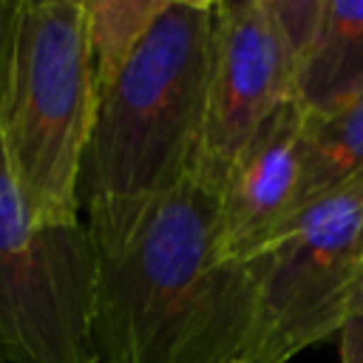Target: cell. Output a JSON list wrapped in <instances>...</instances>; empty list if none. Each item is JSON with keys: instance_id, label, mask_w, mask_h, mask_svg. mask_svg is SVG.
<instances>
[{"instance_id": "30bf717a", "label": "cell", "mask_w": 363, "mask_h": 363, "mask_svg": "<svg viewBox=\"0 0 363 363\" xmlns=\"http://www.w3.org/2000/svg\"><path fill=\"white\" fill-rule=\"evenodd\" d=\"M167 0H82L96 96L125 68Z\"/></svg>"}, {"instance_id": "277c9868", "label": "cell", "mask_w": 363, "mask_h": 363, "mask_svg": "<svg viewBox=\"0 0 363 363\" xmlns=\"http://www.w3.org/2000/svg\"><path fill=\"white\" fill-rule=\"evenodd\" d=\"M247 261L255 323L241 363H289L337 335L363 286V176L298 210Z\"/></svg>"}, {"instance_id": "52a82bcc", "label": "cell", "mask_w": 363, "mask_h": 363, "mask_svg": "<svg viewBox=\"0 0 363 363\" xmlns=\"http://www.w3.org/2000/svg\"><path fill=\"white\" fill-rule=\"evenodd\" d=\"M303 111L284 102L235 153L218 187V235L227 258L247 261L295 216Z\"/></svg>"}, {"instance_id": "4fadbf2b", "label": "cell", "mask_w": 363, "mask_h": 363, "mask_svg": "<svg viewBox=\"0 0 363 363\" xmlns=\"http://www.w3.org/2000/svg\"><path fill=\"white\" fill-rule=\"evenodd\" d=\"M0 363H6V360H3V354H0Z\"/></svg>"}, {"instance_id": "6da1fadb", "label": "cell", "mask_w": 363, "mask_h": 363, "mask_svg": "<svg viewBox=\"0 0 363 363\" xmlns=\"http://www.w3.org/2000/svg\"><path fill=\"white\" fill-rule=\"evenodd\" d=\"M94 252L96 363L244 360L255 278L250 261L224 255L218 184L201 170Z\"/></svg>"}, {"instance_id": "ba28073f", "label": "cell", "mask_w": 363, "mask_h": 363, "mask_svg": "<svg viewBox=\"0 0 363 363\" xmlns=\"http://www.w3.org/2000/svg\"><path fill=\"white\" fill-rule=\"evenodd\" d=\"M363 94V0H326L318 37L295 77L303 116L329 113Z\"/></svg>"}, {"instance_id": "7a4b0ae2", "label": "cell", "mask_w": 363, "mask_h": 363, "mask_svg": "<svg viewBox=\"0 0 363 363\" xmlns=\"http://www.w3.org/2000/svg\"><path fill=\"white\" fill-rule=\"evenodd\" d=\"M207 0H167L99 94L79 170L91 244H108L201 167L213 54Z\"/></svg>"}, {"instance_id": "9c48e42d", "label": "cell", "mask_w": 363, "mask_h": 363, "mask_svg": "<svg viewBox=\"0 0 363 363\" xmlns=\"http://www.w3.org/2000/svg\"><path fill=\"white\" fill-rule=\"evenodd\" d=\"M363 176V94L346 105L303 116L301 187L295 213Z\"/></svg>"}, {"instance_id": "5b68a950", "label": "cell", "mask_w": 363, "mask_h": 363, "mask_svg": "<svg viewBox=\"0 0 363 363\" xmlns=\"http://www.w3.org/2000/svg\"><path fill=\"white\" fill-rule=\"evenodd\" d=\"M96 252L85 221L37 224L0 147V354L6 363H96Z\"/></svg>"}, {"instance_id": "8fae6325", "label": "cell", "mask_w": 363, "mask_h": 363, "mask_svg": "<svg viewBox=\"0 0 363 363\" xmlns=\"http://www.w3.org/2000/svg\"><path fill=\"white\" fill-rule=\"evenodd\" d=\"M340 363H363V286L357 289L340 329H337Z\"/></svg>"}, {"instance_id": "8992f818", "label": "cell", "mask_w": 363, "mask_h": 363, "mask_svg": "<svg viewBox=\"0 0 363 363\" xmlns=\"http://www.w3.org/2000/svg\"><path fill=\"white\" fill-rule=\"evenodd\" d=\"M295 65L269 0H227L213 9L201 173L221 187L235 153L292 99Z\"/></svg>"}, {"instance_id": "3957f363", "label": "cell", "mask_w": 363, "mask_h": 363, "mask_svg": "<svg viewBox=\"0 0 363 363\" xmlns=\"http://www.w3.org/2000/svg\"><path fill=\"white\" fill-rule=\"evenodd\" d=\"M96 99L82 0H20L0 91V147L37 224L79 221Z\"/></svg>"}, {"instance_id": "7c38bea8", "label": "cell", "mask_w": 363, "mask_h": 363, "mask_svg": "<svg viewBox=\"0 0 363 363\" xmlns=\"http://www.w3.org/2000/svg\"><path fill=\"white\" fill-rule=\"evenodd\" d=\"M17 11H20V0H0V91H3V77H6V62H9V51H11Z\"/></svg>"}]
</instances>
